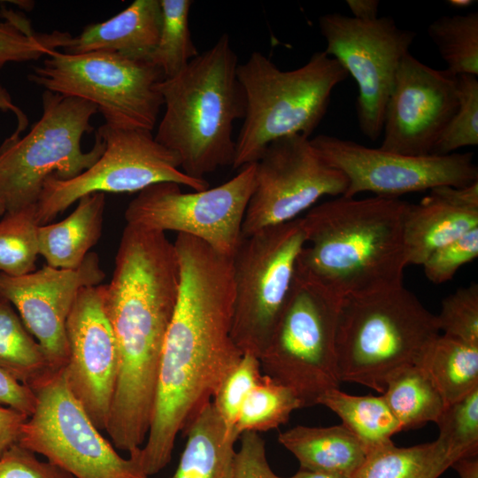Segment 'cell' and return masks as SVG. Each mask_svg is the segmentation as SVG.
<instances>
[{
    "mask_svg": "<svg viewBox=\"0 0 478 478\" xmlns=\"http://www.w3.org/2000/svg\"><path fill=\"white\" fill-rule=\"evenodd\" d=\"M346 4L356 19L368 21L378 18V0H347Z\"/></svg>",
    "mask_w": 478,
    "mask_h": 478,
    "instance_id": "44",
    "label": "cell"
},
{
    "mask_svg": "<svg viewBox=\"0 0 478 478\" xmlns=\"http://www.w3.org/2000/svg\"><path fill=\"white\" fill-rule=\"evenodd\" d=\"M458 107L439 137L432 155H448L478 144L477 76H457Z\"/></svg>",
    "mask_w": 478,
    "mask_h": 478,
    "instance_id": "35",
    "label": "cell"
},
{
    "mask_svg": "<svg viewBox=\"0 0 478 478\" xmlns=\"http://www.w3.org/2000/svg\"><path fill=\"white\" fill-rule=\"evenodd\" d=\"M104 207V193L85 195L65 220L39 226V254L47 266L73 270L82 264L102 235Z\"/></svg>",
    "mask_w": 478,
    "mask_h": 478,
    "instance_id": "23",
    "label": "cell"
},
{
    "mask_svg": "<svg viewBox=\"0 0 478 478\" xmlns=\"http://www.w3.org/2000/svg\"><path fill=\"white\" fill-rule=\"evenodd\" d=\"M305 243L301 217L243 237L232 257L231 335L243 354L259 358L286 304Z\"/></svg>",
    "mask_w": 478,
    "mask_h": 478,
    "instance_id": "10",
    "label": "cell"
},
{
    "mask_svg": "<svg viewBox=\"0 0 478 478\" xmlns=\"http://www.w3.org/2000/svg\"><path fill=\"white\" fill-rule=\"evenodd\" d=\"M382 395L402 430L436 422L445 407L441 394L419 366L393 373Z\"/></svg>",
    "mask_w": 478,
    "mask_h": 478,
    "instance_id": "28",
    "label": "cell"
},
{
    "mask_svg": "<svg viewBox=\"0 0 478 478\" xmlns=\"http://www.w3.org/2000/svg\"><path fill=\"white\" fill-rule=\"evenodd\" d=\"M36 205L6 212L0 220V271L19 277L35 270L39 255Z\"/></svg>",
    "mask_w": 478,
    "mask_h": 478,
    "instance_id": "33",
    "label": "cell"
},
{
    "mask_svg": "<svg viewBox=\"0 0 478 478\" xmlns=\"http://www.w3.org/2000/svg\"><path fill=\"white\" fill-rule=\"evenodd\" d=\"M319 27L327 42L324 51L357 82L361 133L371 141L377 140L397 68L416 33L398 27L391 17L365 21L341 13L320 16Z\"/></svg>",
    "mask_w": 478,
    "mask_h": 478,
    "instance_id": "14",
    "label": "cell"
},
{
    "mask_svg": "<svg viewBox=\"0 0 478 478\" xmlns=\"http://www.w3.org/2000/svg\"><path fill=\"white\" fill-rule=\"evenodd\" d=\"M104 285L83 288L66 324V382L97 429L106 430L114 393L118 354L104 305Z\"/></svg>",
    "mask_w": 478,
    "mask_h": 478,
    "instance_id": "18",
    "label": "cell"
},
{
    "mask_svg": "<svg viewBox=\"0 0 478 478\" xmlns=\"http://www.w3.org/2000/svg\"><path fill=\"white\" fill-rule=\"evenodd\" d=\"M457 107V76L432 68L408 52L399 64L387 103L379 149L408 156L432 155Z\"/></svg>",
    "mask_w": 478,
    "mask_h": 478,
    "instance_id": "17",
    "label": "cell"
},
{
    "mask_svg": "<svg viewBox=\"0 0 478 478\" xmlns=\"http://www.w3.org/2000/svg\"><path fill=\"white\" fill-rule=\"evenodd\" d=\"M344 175L317 153L302 135L271 143L255 163V181L243 223V237L299 218L325 196H343Z\"/></svg>",
    "mask_w": 478,
    "mask_h": 478,
    "instance_id": "15",
    "label": "cell"
},
{
    "mask_svg": "<svg viewBox=\"0 0 478 478\" xmlns=\"http://www.w3.org/2000/svg\"><path fill=\"white\" fill-rule=\"evenodd\" d=\"M42 103V117L30 131L0 147V199L6 212L36 205L48 176L72 179L92 166L105 148L96 133L92 149L81 150L83 135L93 131L96 105L48 90Z\"/></svg>",
    "mask_w": 478,
    "mask_h": 478,
    "instance_id": "7",
    "label": "cell"
},
{
    "mask_svg": "<svg viewBox=\"0 0 478 478\" xmlns=\"http://www.w3.org/2000/svg\"><path fill=\"white\" fill-rule=\"evenodd\" d=\"M6 212L5 205L3 201L0 199V215H3Z\"/></svg>",
    "mask_w": 478,
    "mask_h": 478,
    "instance_id": "49",
    "label": "cell"
},
{
    "mask_svg": "<svg viewBox=\"0 0 478 478\" xmlns=\"http://www.w3.org/2000/svg\"><path fill=\"white\" fill-rule=\"evenodd\" d=\"M27 418L13 409L0 406V458L18 443L21 428Z\"/></svg>",
    "mask_w": 478,
    "mask_h": 478,
    "instance_id": "43",
    "label": "cell"
},
{
    "mask_svg": "<svg viewBox=\"0 0 478 478\" xmlns=\"http://www.w3.org/2000/svg\"><path fill=\"white\" fill-rule=\"evenodd\" d=\"M478 227V181L440 186L418 204L408 203L403 221L407 264L422 265L436 250Z\"/></svg>",
    "mask_w": 478,
    "mask_h": 478,
    "instance_id": "20",
    "label": "cell"
},
{
    "mask_svg": "<svg viewBox=\"0 0 478 478\" xmlns=\"http://www.w3.org/2000/svg\"><path fill=\"white\" fill-rule=\"evenodd\" d=\"M181 269L164 232L127 224L104 305L118 354L110 419L127 428L150 420L165 338L177 304Z\"/></svg>",
    "mask_w": 478,
    "mask_h": 478,
    "instance_id": "2",
    "label": "cell"
},
{
    "mask_svg": "<svg viewBox=\"0 0 478 478\" xmlns=\"http://www.w3.org/2000/svg\"><path fill=\"white\" fill-rule=\"evenodd\" d=\"M184 431L185 447L171 478H232L237 439L227 431L212 402Z\"/></svg>",
    "mask_w": 478,
    "mask_h": 478,
    "instance_id": "24",
    "label": "cell"
},
{
    "mask_svg": "<svg viewBox=\"0 0 478 478\" xmlns=\"http://www.w3.org/2000/svg\"><path fill=\"white\" fill-rule=\"evenodd\" d=\"M181 269L177 304L163 346L149 432L138 457L145 474L171 460L177 435L213 397L243 353L231 335L232 258L177 234Z\"/></svg>",
    "mask_w": 478,
    "mask_h": 478,
    "instance_id": "1",
    "label": "cell"
},
{
    "mask_svg": "<svg viewBox=\"0 0 478 478\" xmlns=\"http://www.w3.org/2000/svg\"><path fill=\"white\" fill-rule=\"evenodd\" d=\"M0 368L31 388L53 370L14 306L0 296Z\"/></svg>",
    "mask_w": 478,
    "mask_h": 478,
    "instance_id": "29",
    "label": "cell"
},
{
    "mask_svg": "<svg viewBox=\"0 0 478 478\" xmlns=\"http://www.w3.org/2000/svg\"><path fill=\"white\" fill-rule=\"evenodd\" d=\"M0 110L4 112H12L18 121L17 128L10 137L15 139L19 137V134L26 129L28 120L26 114L13 104L10 93L0 84Z\"/></svg>",
    "mask_w": 478,
    "mask_h": 478,
    "instance_id": "45",
    "label": "cell"
},
{
    "mask_svg": "<svg viewBox=\"0 0 478 478\" xmlns=\"http://www.w3.org/2000/svg\"><path fill=\"white\" fill-rule=\"evenodd\" d=\"M317 405L339 416L342 424L358 438L366 452L391 441L393 435L402 431L382 395L355 396L335 388L322 394Z\"/></svg>",
    "mask_w": 478,
    "mask_h": 478,
    "instance_id": "27",
    "label": "cell"
},
{
    "mask_svg": "<svg viewBox=\"0 0 478 478\" xmlns=\"http://www.w3.org/2000/svg\"><path fill=\"white\" fill-rule=\"evenodd\" d=\"M439 332L436 315L404 284L344 297L335 335L338 380L382 394L393 373L420 365Z\"/></svg>",
    "mask_w": 478,
    "mask_h": 478,
    "instance_id": "5",
    "label": "cell"
},
{
    "mask_svg": "<svg viewBox=\"0 0 478 478\" xmlns=\"http://www.w3.org/2000/svg\"><path fill=\"white\" fill-rule=\"evenodd\" d=\"M474 1L473 0H449L447 4L452 7L460 9L466 8L473 5Z\"/></svg>",
    "mask_w": 478,
    "mask_h": 478,
    "instance_id": "48",
    "label": "cell"
},
{
    "mask_svg": "<svg viewBox=\"0 0 478 478\" xmlns=\"http://www.w3.org/2000/svg\"><path fill=\"white\" fill-rule=\"evenodd\" d=\"M0 405L29 417L35 409L36 397L29 387L0 368Z\"/></svg>",
    "mask_w": 478,
    "mask_h": 478,
    "instance_id": "42",
    "label": "cell"
},
{
    "mask_svg": "<svg viewBox=\"0 0 478 478\" xmlns=\"http://www.w3.org/2000/svg\"><path fill=\"white\" fill-rule=\"evenodd\" d=\"M409 202L340 196L302 219L305 243L296 274L340 297L403 284L407 264L403 236Z\"/></svg>",
    "mask_w": 478,
    "mask_h": 478,
    "instance_id": "3",
    "label": "cell"
},
{
    "mask_svg": "<svg viewBox=\"0 0 478 478\" xmlns=\"http://www.w3.org/2000/svg\"><path fill=\"white\" fill-rule=\"evenodd\" d=\"M428 34L454 76L478 75V12L442 16Z\"/></svg>",
    "mask_w": 478,
    "mask_h": 478,
    "instance_id": "32",
    "label": "cell"
},
{
    "mask_svg": "<svg viewBox=\"0 0 478 478\" xmlns=\"http://www.w3.org/2000/svg\"><path fill=\"white\" fill-rule=\"evenodd\" d=\"M436 318L443 335L478 346V285L459 288L446 297Z\"/></svg>",
    "mask_w": 478,
    "mask_h": 478,
    "instance_id": "38",
    "label": "cell"
},
{
    "mask_svg": "<svg viewBox=\"0 0 478 478\" xmlns=\"http://www.w3.org/2000/svg\"><path fill=\"white\" fill-rule=\"evenodd\" d=\"M235 454L232 478H281L269 466L265 441L259 433L243 432Z\"/></svg>",
    "mask_w": 478,
    "mask_h": 478,
    "instance_id": "41",
    "label": "cell"
},
{
    "mask_svg": "<svg viewBox=\"0 0 478 478\" xmlns=\"http://www.w3.org/2000/svg\"><path fill=\"white\" fill-rule=\"evenodd\" d=\"M237 77L246 109L235 139L234 169L256 163L277 139L292 135L310 138L327 112L334 89L348 74L325 51L313 53L304 66L289 71L254 51L238 65Z\"/></svg>",
    "mask_w": 478,
    "mask_h": 478,
    "instance_id": "6",
    "label": "cell"
},
{
    "mask_svg": "<svg viewBox=\"0 0 478 478\" xmlns=\"http://www.w3.org/2000/svg\"><path fill=\"white\" fill-rule=\"evenodd\" d=\"M287 478H347L328 473L301 469L292 476Z\"/></svg>",
    "mask_w": 478,
    "mask_h": 478,
    "instance_id": "47",
    "label": "cell"
},
{
    "mask_svg": "<svg viewBox=\"0 0 478 478\" xmlns=\"http://www.w3.org/2000/svg\"><path fill=\"white\" fill-rule=\"evenodd\" d=\"M279 443L298 460L301 469L353 478L366 450L343 424L319 428L296 426L278 436Z\"/></svg>",
    "mask_w": 478,
    "mask_h": 478,
    "instance_id": "22",
    "label": "cell"
},
{
    "mask_svg": "<svg viewBox=\"0 0 478 478\" xmlns=\"http://www.w3.org/2000/svg\"><path fill=\"white\" fill-rule=\"evenodd\" d=\"M96 133L105 148L92 166L69 180L53 174L46 178L36 204L40 226L92 193L140 192L160 182H174L195 191L209 188L206 180L185 174L177 154L158 143L152 131L118 129L104 124Z\"/></svg>",
    "mask_w": 478,
    "mask_h": 478,
    "instance_id": "12",
    "label": "cell"
},
{
    "mask_svg": "<svg viewBox=\"0 0 478 478\" xmlns=\"http://www.w3.org/2000/svg\"><path fill=\"white\" fill-rule=\"evenodd\" d=\"M262 375L259 358L245 353L218 386L212 403L230 434L235 436L234 428L242 405Z\"/></svg>",
    "mask_w": 478,
    "mask_h": 478,
    "instance_id": "37",
    "label": "cell"
},
{
    "mask_svg": "<svg viewBox=\"0 0 478 478\" xmlns=\"http://www.w3.org/2000/svg\"><path fill=\"white\" fill-rule=\"evenodd\" d=\"M0 478L73 477L48 460H39L35 452L16 443L0 458Z\"/></svg>",
    "mask_w": 478,
    "mask_h": 478,
    "instance_id": "40",
    "label": "cell"
},
{
    "mask_svg": "<svg viewBox=\"0 0 478 478\" xmlns=\"http://www.w3.org/2000/svg\"><path fill=\"white\" fill-rule=\"evenodd\" d=\"M437 439L457 459L476 457L478 451V388L448 405L435 422Z\"/></svg>",
    "mask_w": 478,
    "mask_h": 478,
    "instance_id": "34",
    "label": "cell"
},
{
    "mask_svg": "<svg viewBox=\"0 0 478 478\" xmlns=\"http://www.w3.org/2000/svg\"><path fill=\"white\" fill-rule=\"evenodd\" d=\"M239 170L220 186L194 192H183L174 182L150 185L129 202L124 213L127 224L187 235L232 258L243 239L255 163Z\"/></svg>",
    "mask_w": 478,
    "mask_h": 478,
    "instance_id": "13",
    "label": "cell"
},
{
    "mask_svg": "<svg viewBox=\"0 0 478 478\" xmlns=\"http://www.w3.org/2000/svg\"><path fill=\"white\" fill-rule=\"evenodd\" d=\"M478 256V227L442 246L421 265L426 277L433 283L449 281L465 264Z\"/></svg>",
    "mask_w": 478,
    "mask_h": 478,
    "instance_id": "39",
    "label": "cell"
},
{
    "mask_svg": "<svg viewBox=\"0 0 478 478\" xmlns=\"http://www.w3.org/2000/svg\"><path fill=\"white\" fill-rule=\"evenodd\" d=\"M28 80L45 90L78 97L97 106L106 125L152 131L164 100L162 71L144 59L108 51L68 54L50 51Z\"/></svg>",
    "mask_w": 478,
    "mask_h": 478,
    "instance_id": "8",
    "label": "cell"
},
{
    "mask_svg": "<svg viewBox=\"0 0 478 478\" xmlns=\"http://www.w3.org/2000/svg\"><path fill=\"white\" fill-rule=\"evenodd\" d=\"M161 24L159 0H135L111 19L86 26L68 40L64 52L108 51L148 60L158 43Z\"/></svg>",
    "mask_w": 478,
    "mask_h": 478,
    "instance_id": "21",
    "label": "cell"
},
{
    "mask_svg": "<svg viewBox=\"0 0 478 478\" xmlns=\"http://www.w3.org/2000/svg\"><path fill=\"white\" fill-rule=\"evenodd\" d=\"M162 24L159 38L148 61L158 67L165 79L181 73L199 52L189 29L191 0H159Z\"/></svg>",
    "mask_w": 478,
    "mask_h": 478,
    "instance_id": "30",
    "label": "cell"
},
{
    "mask_svg": "<svg viewBox=\"0 0 478 478\" xmlns=\"http://www.w3.org/2000/svg\"><path fill=\"white\" fill-rule=\"evenodd\" d=\"M296 393L266 374L251 391L240 410L235 425V436L243 432H266L285 424L291 413L302 408Z\"/></svg>",
    "mask_w": 478,
    "mask_h": 478,
    "instance_id": "31",
    "label": "cell"
},
{
    "mask_svg": "<svg viewBox=\"0 0 478 478\" xmlns=\"http://www.w3.org/2000/svg\"><path fill=\"white\" fill-rule=\"evenodd\" d=\"M419 366L427 373L445 406L478 388V346L439 334L426 349Z\"/></svg>",
    "mask_w": 478,
    "mask_h": 478,
    "instance_id": "26",
    "label": "cell"
},
{
    "mask_svg": "<svg viewBox=\"0 0 478 478\" xmlns=\"http://www.w3.org/2000/svg\"><path fill=\"white\" fill-rule=\"evenodd\" d=\"M36 406L18 443L44 456L73 478H149L136 449L121 457L71 391L63 369L30 388Z\"/></svg>",
    "mask_w": 478,
    "mask_h": 478,
    "instance_id": "11",
    "label": "cell"
},
{
    "mask_svg": "<svg viewBox=\"0 0 478 478\" xmlns=\"http://www.w3.org/2000/svg\"><path fill=\"white\" fill-rule=\"evenodd\" d=\"M71 37L67 32L35 33L31 26L5 18V21H0V69L11 62L45 57L58 48H64Z\"/></svg>",
    "mask_w": 478,
    "mask_h": 478,
    "instance_id": "36",
    "label": "cell"
},
{
    "mask_svg": "<svg viewBox=\"0 0 478 478\" xmlns=\"http://www.w3.org/2000/svg\"><path fill=\"white\" fill-rule=\"evenodd\" d=\"M458 459L438 439L410 447L389 441L367 452L353 478H438Z\"/></svg>",
    "mask_w": 478,
    "mask_h": 478,
    "instance_id": "25",
    "label": "cell"
},
{
    "mask_svg": "<svg viewBox=\"0 0 478 478\" xmlns=\"http://www.w3.org/2000/svg\"><path fill=\"white\" fill-rule=\"evenodd\" d=\"M237 56L223 34L158 90L165 112L155 140L180 158L181 169L197 180L232 166L234 123L243 119L246 100L237 77Z\"/></svg>",
    "mask_w": 478,
    "mask_h": 478,
    "instance_id": "4",
    "label": "cell"
},
{
    "mask_svg": "<svg viewBox=\"0 0 478 478\" xmlns=\"http://www.w3.org/2000/svg\"><path fill=\"white\" fill-rule=\"evenodd\" d=\"M104 277L95 252L73 270L44 266L19 277L0 273V296L18 310L53 370L63 369L67 362L66 324L79 292L101 284Z\"/></svg>",
    "mask_w": 478,
    "mask_h": 478,
    "instance_id": "19",
    "label": "cell"
},
{
    "mask_svg": "<svg viewBox=\"0 0 478 478\" xmlns=\"http://www.w3.org/2000/svg\"><path fill=\"white\" fill-rule=\"evenodd\" d=\"M453 467L459 478H478V459L476 457H466L456 460Z\"/></svg>",
    "mask_w": 478,
    "mask_h": 478,
    "instance_id": "46",
    "label": "cell"
},
{
    "mask_svg": "<svg viewBox=\"0 0 478 478\" xmlns=\"http://www.w3.org/2000/svg\"><path fill=\"white\" fill-rule=\"evenodd\" d=\"M310 141L323 160L346 178L348 186L343 196L347 197L371 192L375 197L398 198L406 193L440 186L464 187L478 181V167L470 152L408 156L328 135Z\"/></svg>",
    "mask_w": 478,
    "mask_h": 478,
    "instance_id": "16",
    "label": "cell"
},
{
    "mask_svg": "<svg viewBox=\"0 0 478 478\" xmlns=\"http://www.w3.org/2000/svg\"><path fill=\"white\" fill-rule=\"evenodd\" d=\"M343 297L295 273L286 304L259 357L264 374L291 389L303 407L339 388L335 335Z\"/></svg>",
    "mask_w": 478,
    "mask_h": 478,
    "instance_id": "9",
    "label": "cell"
}]
</instances>
